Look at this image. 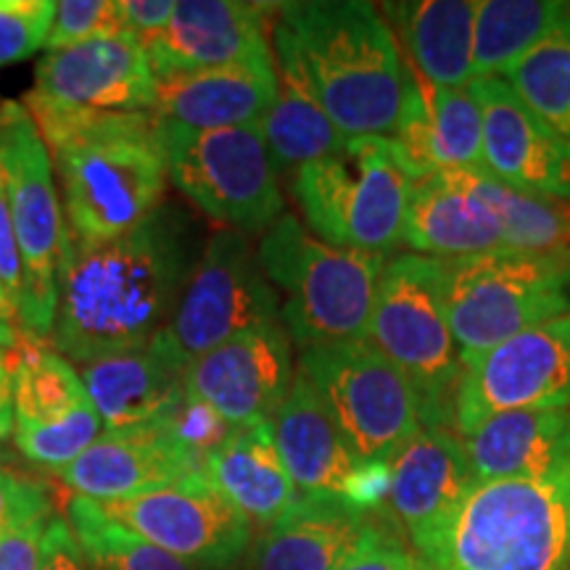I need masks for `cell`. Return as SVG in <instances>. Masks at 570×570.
I'll return each instance as SVG.
<instances>
[{
  "instance_id": "6da1fadb",
  "label": "cell",
  "mask_w": 570,
  "mask_h": 570,
  "mask_svg": "<svg viewBox=\"0 0 570 570\" xmlns=\"http://www.w3.org/2000/svg\"><path fill=\"white\" fill-rule=\"evenodd\" d=\"M202 254L194 217L161 204L104 244L63 238L53 352L75 365L148 346L167 331Z\"/></svg>"
},
{
  "instance_id": "7a4b0ae2",
  "label": "cell",
  "mask_w": 570,
  "mask_h": 570,
  "mask_svg": "<svg viewBox=\"0 0 570 570\" xmlns=\"http://www.w3.org/2000/svg\"><path fill=\"white\" fill-rule=\"evenodd\" d=\"M277 75L315 101L346 138H391L412 69L391 24L362 0L277 3Z\"/></svg>"
},
{
  "instance_id": "3957f363",
  "label": "cell",
  "mask_w": 570,
  "mask_h": 570,
  "mask_svg": "<svg viewBox=\"0 0 570 570\" xmlns=\"http://www.w3.org/2000/svg\"><path fill=\"white\" fill-rule=\"evenodd\" d=\"M24 109L61 177L71 240L119 238L164 204L169 177L154 114L59 109L32 96Z\"/></svg>"
},
{
  "instance_id": "277c9868",
  "label": "cell",
  "mask_w": 570,
  "mask_h": 570,
  "mask_svg": "<svg viewBox=\"0 0 570 570\" xmlns=\"http://www.w3.org/2000/svg\"><path fill=\"white\" fill-rule=\"evenodd\" d=\"M412 547L425 570H570V462L539 479L473 483Z\"/></svg>"
},
{
  "instance_id": "5b68a950",
  "label": "cell",
  "mask_w": 570,
  "mask_h": 570,
  "mask_svg": "<svg viewBox=\"0 0 570 570\" xmlns=\"http://www.w3.org/2000/svg\"><path fill=\"white\" fill-rule=\"evenodd\" d=\"M256 256L281 296V323L298 352L367 338L389 254L331 246L296 214H283L262 235Z\"/></svg>"
},
{
  "instance_id": "8992f818",
  "label": "cell",
  "mask_w": 570,
  "mask_h": 570,
  "mask_svg": "<svg viewBox=\"0 0 570 570\" xmlns=\"http://www.w3.org/2000/svg\"><path fill=\"white\" fill-rule=\"evenodd\" d=\"M420 180L391 138H348L341 151L296 169L304 225L325 244L391 254L402 244L412 188Z\"/></svg>"
},
{
  "instance_id": "52a82bcc",
  "label": "cell",
  "mask_w": 570,
  "mask_h": 570,
  "mask_svg": "<svg viewBox=\"0 0 570 570\" xmlns=\"http://www.w3.org/2000/svg\"><path fill=\"white\" fill-rule=\"evenodd\" d=\"M441 298L460 356L570 315V248H494L439 259Z\"/></svg>"
},
{
  "instance_id": "ba28073f",
  "label": "cell",
  "mask_w": 570,
  "mask_h": 570,
  "mask_svg": "<svg viewBox=\"0 0 570 570\" xmlns=\"http://www.w3.org/2000/svg\"><path fill=\"white\" fill-rule=\"evenodd\" d=\"M367 341L407 377L423 425L454 431L462 356L441 298L439 259L391 256L377 285Z\"/></svg>"
},
{
  "instance_id": "9c48e42d",
  "label": "cell",
  "mask_w": 570,
  "mask_h": 570,
  "mask_svg": "<svg viewBox=\"0 0 570 570\" xmlns=\"http://www.w3.org/2000/svg\"><path fill=\"white\" fill-rule=\"evenodd\" d=\"M167 177L204 217L244 235H265L285 214L281 169L259 125L190 130L159 122Z\"/></svg>"
},
{
  "instance_id": "30bf717a",
  "label": "cell",
  "mask_w": 570,
  "mask_h": 570,
  "mask_svg": "<svg viewBox=\"0 0 570 570\" xmlns=\"http://www.w3.org/2000/svg\"><path fill=\"white\" fill-rule=\"evenodd\" d=\"M0 173L24 265L19 333L42 344L51 341L53 333L67 217L59 204L46 140L30 111L11 101L0 109Z\"/></svg>"
},
{
  "instance_id": "8fae6325",
  "label": "cell",
  "mask_w": 570,
  "mask_h": 570,
  "mask_svg": "<svg viewBox=\"0 0 570 570\" xmlns=\"http://www.w3.org/2000/svg\"><path fill=\"white\" fill-rule=\"evenodd\" d=\"M298 373L315 386L362 462L391 465L423 428L415 391L373 341L302 348Z\"/></svg>"
},
{
  "instance_id": "7c38bea8",
  "label": "cell",
  "mask_w": 570,
  "mask_h": 570,
  "mask_svg": "<svg viewBox=\"0 0 570 570\" xmlns=\"http://www.w3.org/2000/svg\"><path fill=\"white\" fill-rule=\"evenodd\" d=\"M267 325H281V296L248 235L219 227L206 238L180 304L156 338L188 365L225 341Z\"/></svg>"
},
{
  "instance_id": "4fadbf2b",
  "label": "cell",
  "mask_w": 570,
  "mask_h": 570,
  "mask_svg": "<svg viewBox=\"0 0 570 570\" xmlns=\"http://www.w3.org/2000/svg\"><path fill=\"white\" fill-rule=\"evenodd\" d=\"M550 407H570V315L462 356L454 396L458 436L504 412Z\"/></svg>"
},
{
  "instance_id": "5bb4252c",
  "label": "cell",
  "mask_w": 570,
  "mask_h": 570,
  "mask_svg": "<svg viewBox=\"0 0 570 570\" xmlns=\"http://www.w3.org/2000/svg\"><path fill=\"white\" fill-rule=\"evenodd\" d=\"M114 523L202 570H230L252 547V525L204 473L98 504Z\"/></svg>"
},
{
  "instance_id": "9a60e30c",
  "label": "cell",
  "mask_w": 570,
  "mask_h": 570,
  "mask_svg": "<svg viewBox=\"0 0 570 570\" xmlns=\"http://www.w3.org/2000/svg\"><path fill=\"white\" fill-rule=\"evenodd\" d=\"M269 428L298 494L336 497L362 512L381 508L391 465H373L356 458L315 386L298 370L281 407L269 417Z\"/></svg>"
},
{
  "instance_id": "2e32d148",
  "label": "cell",
  "mask_w": 570,
  "mask_h": 570,
  "mask_svg": "<svg viewBox=\"0 0 570 570\" xmlns=\"http://www.w3.org/2000/svg\"><path fill=\"white\" fill-rule=\"evenodd\" d=\"M296 370L281 325L240 333L185 367V389L230 428L267 423L291 391Z\"/></svg>"
},
{
  "instance_id": "e0dca14e",
  "label": "cell",
  "mask_w": 570,
  "mask_h": 570,
  "mask_svg": "<svg viewBox=\"0 0 570 570\" xmlns=\"http://www.w3.org/2000/svg\"><path fill=\"white\" fill-rule=\"evenodd\" d=\"M156 88L146 46L122 32L42 56L30 96L59 109L154 114Z\"/></svg>"
},
{
  "instance_id": "ac0fdd59",
  "label": "cell",
  "mask_w": 570,
  "mask_h": 570,
  "mask_svg": "<svg viewBox=\"0 0 570 570\" xmlns=\"http://www.w3.org/2000/svg\"><path fill=\"white\" fill-rule=\"evenodd\" d=\"M483 125V169L529 196L570 202V140L525 106L502 77L470 82Z\"/></svg>"
},
{
  "instance_id": "d6986e66",
  "label": "cell",
  "mask_w": 570,
  "mask_h": 570,
  "mask_svg": "<svg viewBox=\"0 0 570 570\" xmlns=\"http://www.w3.org/2000/svg\"><path fill=\"white\" fill-rule=\"evenodd\" d=\"M198 473H204L202 458L167 423L104 431L71 465L56 470L63 487L98 504L173 487Z\"/></svg>"
},
{
  "instance_id": "ffe728a7",
  "label": "cell",
  "mask_w": 570,
  "mask_h": 570,
  "mask_svg": "<svg viewBox=\"0 0 570 570\" xmlns=\"http://www.w3.org/2000/svg\"><path fill=\"white\" fill-rule=\"evenodd\" d=\"M277 3L248 0H180L167 30L146 46L156 82L183 71L269 56Z\"/></svg>"
},
{
  "instance_id": "44dd1931",
  "label": "cell",
  "mask_w": 570,
  "mask_h": 570,
  "mask_svg": "<svg viewBox=\"0 0 570 570\" xmlns=\"http://www.w3.org/2000/svg\"><path fill=\"white\" fill-rule=\"evenodd\" d=\"M159 122L190 130H223V127L259 125L273 109L281 90L275 53L225 67L183 71L156 82Z\"/></svg>"
},
{
  "instance_id": "7402d4cb",
  "label": "cell",
  "mask_w": 570,
  "mask_h": 570,
  "mask_svg": "<svg viewBox=\"0 0 570 570\" xmlns=\"http://www.w3.org/2000/svg\"><path fill=\"white\" fill-rule=\"evenodd\" d=\"M185 362L159 338L148 346L101 356L82 365V383L104 431L159 425L173 417L185 394Z\"/></svg>"
},
{
  "instance_id": "603a6c76",
  "label": "cell",
  "mask_w": 570,
  "mask_h": 570,
  "mask_svg": "<svg viewBox=\"0 0 570 570\" xmlns=\"http://www.w3.org/2000/svg\"><path fill=\"white\" fill-rule=\"evenodd\" d=\"M473 483L475 475L458 433L423 425L391 462L383 504L412 541L452 512Z\"/></svg>"
},
{
  "instance_id": "cb8c5ba5",
  "label": "cell",
  "mask_w": 570,
  "mask_h": 570,
  "mask_svg": "<svg viewBox=\"0 0 570 570\" xmlns=\"http://www.w3.org/2000/svg\"><path fill=\"white\" fill-rule=\"evenodd\" d=\"M417 177L483 169L481 109L468 88H439L412 75V88L391 135Z\"/></svg>"
},
{
  "instance_id": "d4e9b609",
  "label": "cell",
  "mask_w": 570,
  "mask_h": 570,
  "mask_svg": "<svg viewBox=\"0 0 570 570\" xmlns=\"http://www.w3.org/2000/svg\"><path fill=\"white\" fill-rule=\"evenodd\" d=\"M375 520L336 497H302L248 547L246 570H338Z\"/></svg>"
},
{
  "instance_id": "484cf974",
  "label": "cell",
  "mask_w": 570,
  "mask_h": 570,
  "mask_svg": "<svg viewBox=\"0 0 570 570\" xmlns=\"http://www.w3.org/2000/svg\"><path fill=\"white\" fill-rule=\"evenodd\" d=\"M460 439L475 483L539 479L570 462V407L504 412Z\"/></svg>"
},
{
  "instance_id": "4316f807",
  "label": "cell",
  "mask_w": 570,
  "mask_h": 570,
  "mask_svg": "<svg viewBox=\"0 0 570 570\" xmlns=\"http://www.w3.org/2000/svg\"><path fill=\"white\" fill-rule=\"evenodd\" d=\"M204 479L223 494L248 525L269 529L296 504L298 491L277 454L273 428H233L202 460Z\"/></svg>"
},
{
  "instance_id": "83f0119b",
  "label": "cell",
  "mask_w": 570,
  "mask_h": 570,
  "mask_svg": "<svg viewBox=\"0 0 570 570\" xmlns=\"http://www.w3.org/2000/svg\"><path fill=\"white\" fill-rule=\"evenodd\" d=\"M402 244L412 254L458 259L504 248L494 212L454 173L420 177L412 188Z\"/></svg>"
},
{
  "instance_id": "f1b7e54d",
  "label": "cell",
  "mask_w": 570,
  "mask_h": 570,
  "mask_svg": "<svg viewBox=\"0 0 570 570\" xmlns=\"http://www.w3.org/2000/svg\"><path fill=\"white\" fill-rule=\"evenodd\" d=\"M391 30L402 35L412 75L439 88L473 82L475 0L383 3Z\"/></svg>"
},
{
  "instance_id": "f546056e",
  "label": "cell",
  "mask_w": 570,
  "mask_h": 570,
  "mask_svg": "<svg viewBox=\"0 0 570 570\" xmlns=\"http://www.w3.org/2000/svg\"><path fill=\"white\" fill-rule=\"evenodd\" d=\"M570 13L554 0H479L473 21V80L499 77Z\"/></svg>"
},
{
  "instance_id": "4dcf8cb0",
  "label": "cell",
  "mask_w": 570,
  "mask_h": 570,
  "mask_svg": "<svg viewBox=\"0 0 570 570\" xmlns=\"http://www.w3.org/2000/svg\"><path fill=\"white\" fill-rule=\"evenodd\" d=\"M11 381L13 425L19 428L59 423L90 402L71 362L24 336L17 344V360H11Z\"/></svg>"
},
{
  "instance_id": "1f68e13d",
  "label": "cell",
  "mask_w": 570,
  "mask_h": 570,
  "mask_svg": "<svg viewBox=\"0 0 570 570\" xmlns=\"http://www.w3.org/2000/svg\"><path fill=\"white\" fill-rule=\"evenodd\" d=\"M454 175L494 212L504 248H518V252L570 248V202L520 194L491 177L487 169H454Z\"/></svg>"
},
{
  "instance_id": "d6a6232c",
  "label": "cell",
  "mask_w": 570,
  "mask_h": 570,
  "mask_svg": "<svg viewBox=\"0 0 570 570\" xmlns=\"http://www.w3.org/2000/svg\"><path fill=\"white\" fill-rule=\"evenodd\" d=\"M259 130L275 167L294 169V173L306 164L341 151L348 142L346 135L325 117L323 109L283 77L277 101L259 119Z\"/></svg>"
},
{
  "instance_id": "836d02e7",
  "label": "cell",
  "mask_w": 570,
  "mask_h": 570,
  "mask_svg": "<svg viewBox=\"0 0 570 570\" xmlns=\"http://www.w3.org/2000/svg\"><path fill=\"white\" fill-rule=\"evenodd\" d=\"M499 77L539 119L570 140V13Z\"/></svg>"
},
{
  "instance_id": "e575fe53",
  "label": "cell",
  "mask_w": 570,
  "mask_h": 570,
  "mask_svg": "<svg viewBox=\"0 0 570 570\" xmlns=\"http://www.w3.org/2000/svg\"><path fill=\"white\" fill-rule=\"evenodd\" d=\"M67 523L92 570H202L175 554L159 550L151 541L135 537L132 531L114 523L98 502L71 497L67 502Z\"/></svg>"
},
{
  "instance_id": "d590c367",
  "label": "cell",
  "mask_w": 570,
  "mask_h": 570,
  "mask_svg": "<svg viewBox=\"0 0 570 570\" xmlns=\"http://www.w3.org/2000/svg\"><path fill=\"white\" fill-rule=\"evenodd\" d=\"M104 436V423L92 402L85 404L75 415L51 425L19 428L13 425V444L27 460L48 470H61L75 462L85 449H90Z\"/></svg>"
},
{
  "instance_id": "8d00e7d4",
  "label": "cell",
  "mask_w": 570,
  "mask_h": 570,
  "mask_svg": "<svg viewBox=\"0 0 570 570\" xmlns=\"http://www.w3.org/2000/svg\"><path fill=\"white\" fill-rule=\"evenodd\" d=\"M122 32V17H119L117 3H111V0H61V3H56L51 32H48L42 48L53 53L90 40L114 38V35Z\"/></svg>"
},
{
  "instance_id": "74e56055",
  "label": "cell",
  "mask_w": 570,
  "mask_h": 570,
  "mask_svg": "<svg viewBox=\"0 0 570 570\" xmlns=\"http://www.w3.org/2000/svg\"><path fill=\"white\" fill-rule=\"evenodd\" d=\"M53 13V0H0V67L40 51L51 32Z\"/></svg>"
},
{
  "instance_id": "f35d334b",
  "label": "cell",
  "mask_w": 570,
  "mask_h": 570,
  "mask_svg": "<svg viewBox=\"0 0 570 570\" xmlns=\"http://www.w3.org/2000/svg\"><path fill=\"white\" fill-rule=\"evenodd\" d=\"M48 518H53L51 489L0 468V539Z\"/></svg>"
},
{
  "instance_id": "ab89813d",
  "label": "cell",
  "mask_w": 570,
  "mask_h": 570,
  "mask_svg": "<svg viewBox=\"0 0 570 570\" xmlns=\"http://www.w3.org/2000/svg\"><path fill=\"white\" fill-rule=\"evenodd\" d=\"M338 570H425L417 554L404 550L386 529L373 525Z\"/></svg>"
},
{
  "instance_id": "60d3db41",
  "label": "cell",
  "mask_w": 570,
  "mask_h": 570,
  "mask_svg": "<svg viewBox=\"0 0 570 570\" xmlns=\"http://www.w3.org/2000/svg\"><path fill=\"white\" fill-rule=\"evenodd\" d=\"M0 288L9 296L19 317L21 298H24V265H21V252L17 230H13L9 196H6L3 173H0Z\"/></svg>"
},
{
  "instance_id": "b9f144b4",
  "label": "cell",
  "mask_w": 570,
  "mask_h": 570,
  "mask_svg": "<svg viewBox=\"0 0 570 570\" xmlns=\"http://www.w3.org/2000/svg\"><path fill=\"white\" fill-rule=\"evenodd\" d=\"M38 570H92L88 554L71 533L67 518L53 515L42 533Z\"/></svg>"
},
{
  "instance_id": "7bdbcfd3",
  "label": "cell",
  "mask_w": 570,
  "mask_h": 570,
  "mask_svg": "<svg viewBox=\"0 0 570 570\" xmlns=\"http://www.w3.org/2000/svg\"><path fill=\"white\" fill-rule=\"evenodd\" d=\"M117 11L122 17L125 32L148 46L167 30L175 13V0H117Z\"/></svg>"
},
{
  "instance_id": "ee69618b",
  "label": "cell",
  "mask_w": 570,
  "mask_h": 570,
  "mask_svg": "<svg viewBox=\"0 0 570 570\" xmlns=\"http://www.w3.org/2000/svg\"><path fill=\"white\" fill-rule=\"evenodd\" d=\"M48 520H38L0 539V570H38Z\"/></svg>"
},
{
  "instance_id": "f6af8a7d",
  "label": "cell",
  "mask_w": 570,
  "mask_h": 570,
  "mask_svg": "<svg viewBox=\"0 0 570 570\" xmlns=\"http://www.w3.org/2000/svg\"><path fill=\"white\" fill-rule=\"evenodd\" d=\"M13 433V381L9 348H0V441Z\"/></svg>"
},
{
  "instance_id": "bcb514c9",
  "label": "cell",
  "mask_w": 570,
  "mask_h": 570,
  "mask_svg": "<svg viewBox=\"0 0 570 570\" xmlns=\"http://www.w3.org/2000/svg\"><path fill=\"white\" fill-rule=\"evenodd\" d=\"M0 325H11L19 331V317H17V309H13V304L9 302V296L3 294V288H0Z\"/></svg>"
},
{
  "instance_id": "7dc6e473",
  "label": "cell",
  "mask_w": 570,
  "mask_h": 570,
  "mask_svg": "<svg viewBox=\"0 0 570 570\" xmlns=\"http://www.w3.org/2000/svg\"><path fill=\"white\" fill-rule=\"evenodd\" d=\"M19 338H21V333L17 331V327H11V325H0V348H17V344H19Z\"/></svg>"
},
{
  "instance_id": "c3c4849f",
  "label": "cell",
  "mask_w": 570,
  "mask_h": 570,
  "mask_svg": "<svg viewBox=\"0 0 570 570\" xmlns=\"http://www.w3.org/2000/svg\"><path fill=\"white\" fill-rule=\"evenodd\" d=\"M0 109H3V101H0Z\"/></svg>"
}]
</instances>
